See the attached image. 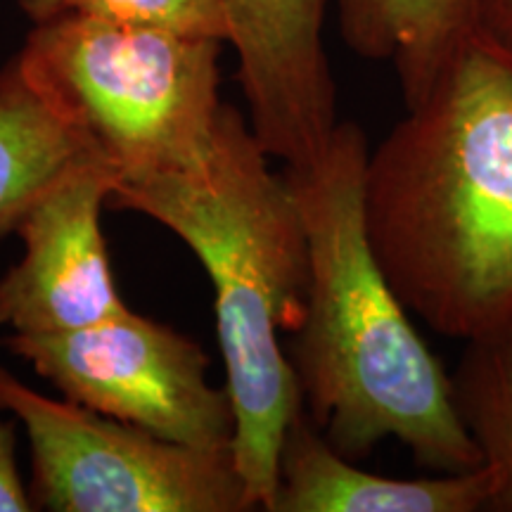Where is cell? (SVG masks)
<instances>
[{
    "instance_id": "cell-4",
    "label": "cell",
    "mask_w": 512,
    "mask_h": 512,
    "mask_svg": "<svg viewBox=\"0 0 512 512\" xmlns=\"http://www.w3.org/2000/svg\"><path fill=\"white\" fill-rule=\"evenodd\" d=\"M221 46L64 10L34 24L19 57L117 181H131L204 155L223 107Z\"/></svg>"
},
{
    "instance_id": "cell-3",
    "label": "cell",
    "mask_w": 512,
    "mask_h": 512,
    "mask_svg": "<svg viewBox=\"0 0 512 512\" xmlns=\"http://www.w3.org/2000/svg\"><path fill=\"white\" fill-rule=\"evenodd\" d=\"M249 121L223 102L204 155L185 169L117 181L107 204L176 233L214 285L216 330L235 411L233 451L254 508L268 510L278 451L302 408L280 332L299 328L309 245L285 174L271 169Z\"/></svg>"
},
{
    "instance_id": "cell-12",
    "label": "cell",
    "mask_w": 512,
    "mask_h": 512,
    "mask_svg": "<svg viewBox=\"0 0 512 512\" xmlns=\"http://www.w3.org/2000/svg\"><path fill=\"white\" fill-rule=\"evenodd\" d=\"M451 384L460 418L496 470L491 510L512 512V320L465 342Z\"/></svg>"
},
{
    "instance_id": "cell-15",
    "label": "cell",
    "mask_w": 512,
    "mask_h": 512,
    "mask_svg": "<svg viewBox=\"0 0 512 512\" xmlns=\"http://www.w3.org/2000/svg\"><path fill=\"white\" fill-rule=\"evenodd\" d=\"M475 24L512 48V0H475Z\"/></svg>"
},
{
    "instance_id": "cell-1",
    "label": "cell",
    "mask_w": 512,
    "mask_h": 512,
    "mask_svg": "<svg viewBox=\"0 0 512 512\" xmlns=\"http://www.w3.org/2000/svg\"><path fill=\"white\" fill-rule=\"evenodd\" d=\"M370 152L366 226L408 313L448 339L512 320V48L475 27Z\"/></svg>"
},
{
    "instance_id": "cell-14",
    "label": "cell",
    "mask_w": 512,
    "mask_h": 512,
    "mask_svg": "<svg viewBox=\"0 0 512 512\" xmlns=\"http://www.w3.org/2000/svg\"><path fill=\"white\" fill-rule=\"evenodd\" d=\"M36 505L24 486L15 458V430L0 408V512H27Z\"/></svg>"
},
{
    "instance_id": "cell-2",
    "label": "cell",
    "mask_w": 512,
    "mask_h": 512,
    "mask_svg": "<svg viewBox=\"0 0 512 512\" xmlns=\"http://www.w3.org/2000/svg\"><path fill=\"white\" fill-rule=\"evenodd\" d=\"M368 155L363 128L339 121L313 162L285 169L309 245L304 318L287 351L302 408L354 463L396 439L439 475L475 470L484 456L460 418L451 375L370 245Z\"/></svg>"
},
{
    "instance_id": "cell-8",
    "label": "cell",
    "mask_w": 512,
    "mask_h": 512,
    "mask_svg": "<svg viewBox=\"0 0 512 512\" xmlns=\"http://www.w3.org/2000/svg\"><path fill=\"white\" fill-rule=\"evenodd\" d=\"M332 0H221L249 128L285 166L316 159L339 124L323 27Z\"/></svg>"
},
{
    "instance_id": "cell-6",
    "label": "cell",
    "mask_w": 512,
    "mask_h": 512,
    "mask_svg": "<svg viewBox=\"0 0 512 512\" xmlns=\"http://www.w3.org/2000/svg\"><path fill=\"white\" fill-rule=\"evenodd\" d=\"M24 358L67 401L176 444L233 446L235 411L226 387L207 377L197 342L131 309L57 335H10Z\"/></svg>"
},
{
    "instance_id": "cell-5",
    "label": "cell",
    "mask_w": 512,
    "mask_h": 512,
    "mask_svg": "<svg viewBox=\"0 0 512 512\" xmlns=\"http://www.w3.org/2000/svg\"><path fill=\"white\" fill-rule=\"evenodd\" d=\"M0 408L27 430L31 501L41 510H256L233 446L176 444L74 401L38 394L3 366Z\"/></svg>"
},
{
    "instance_id": "cell-9",
    "label": "cell",
    "mask_w": 512,
    "mask_h": 512,
    "mask_svg": "<svg viewBox=\"0 0 512 512\" xmlns=\"http://www.w3.org/2000/svg\"><path fill=\"white\" fill-rule=\"evenodd\" d=\"M496 484L486 463L439 477L373 475L337 453L299 408L280 444L268 512H482L491 510Z\"/></svg>"
},
{
    "instance_id": "cell-10",
    "label": "cell",
    "mask_w": 512,
    "mask_h": 512,
    "mask_svg": "<svg viewBox=\"0 0 512 512\" xmlns=\"http://www.w3.org/2000/svg\"><path fill=\"white\" fill-rule=\"evenodd\" d=\"M100 157L60 112L22 57L0 69V240L62 174ZM102 159V157H100Z\"/></svg>"
},
{
    "instance_id": "cell-16",
    "label": "cell",
    "mask_w": 512,
    "mask_h": 512,
    "mask_svg": "<svg viewBox=\"0 0 512 512\" xmlns=\"http://www.w3.org/2000/svg\"><path fill=\"white\" fill-rule=\"evenodd\" d=\"M19 5H22V10L27 12L34 24L48 22V19L67 10V0H19Z\"/></svg>"
},
{
    "instance_id": "cell-7",
    "label": "cell",
    "mask_w": 512,
    "mask_h": 512,
    "mask_svg": "<svg viewBox=\"0 0 512 512\" xmlns=\"http://www.w3.org/2000/svg\"><path fill=\"white\" fill-rule=\"evenodd\" d=\"M117 178L105 159L91 157L24 211L15 230L24 256L0 278V328L12 335H57L128 309L100 223Z\"/></svg>"
},
{
    "instance_id": "cell-13",
    "label": "cell",
    "mask_w": 512,
    "mask_h": 512,
    "mask_svg": "<svg viewBox=\"0 0 512 512\" xmlns=\"http://www.w3.org/2000/svg\"><path fill=\"white\" fill-rule=\"evenodd\" d=\"M67 10L126 27L228 43V19L221 0H67Z\"/></svg>"
},
{
    "instance_id": "cell-11",
    "label": "cell",
    "mask_w": 512,
    "mask_h": 512,
    "mask_svg": "<svg viewBox=\"0 0 512 512\" xmlns=\"http://www.w3.org/2000/svg\"><path fill=\"white\" fill-rule=\"evenodd\" d=\"M356 55L389 62L406 107L425 98L475 24V0H332Z\"/></svg>"
}]
</instances>
